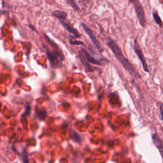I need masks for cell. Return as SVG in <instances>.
<instances>
[{
    "label": "cell",
    "mask_w": 163,
    "mask_h": 163,
    "mask_svg": "<svg viewBox=\"0 0 163 163\" xmlns=\"http://www.w3.org/2000/svg\"><path fill=\"white\" fill-rule=\"evenodd\" d=\"M30 105H29V104H26V111L24 112V113L22 114V117H25V116H27L28 114H29V112H30Z\"/></svg>",
    "instance_id": "obj_16"
},
{
    "label": "cell",
    "mask_w": 163,
    "mask_h": 163,
    "mask_svg": "<svg viewBox=\"0 0 163 163\" xmlns=\"http://www.w3.org/2000/svg\"><path fill=\"white\" fill-rule=\"evenodd\" d=\"M83 50H84V55H85L86 59V60L88 61V62H89V63H91L94 64H96V65H103V59H97L92 57V56L86 51V50H84V49Z\"/></svg>",
    "instance_id": "obj_8"
},
{
    "label": "cell",
    "mask_w": 163,
    "mask_h": 163,
    "mask_svg": "<svg viewBox=\"0 0 163 163\" xmlns=\"http://www.w3.org/2000/svg\"><path fill=\"white\" fill-rule=\"evenodd\" d=\"M52 15L58 18L59 20H63L67 17V13L64 12V11L55 10L52 13Z\"/></svg>",
    "instance_id": "obj_11"
},
{
    "label": "cell",
    "mask_w": 163,
    "mask_h": 163,
    "mask_svg": "<svg viewBox=\"0 0 163 163\" xmlns=\"http://www.w3.org/2000/svg\"><path fill=\"white\" fill-rule=\"evenodd\" d=\"M158 106H159V110L160 113V116H161V119L163 121V103L161 102H158Z\"/></svg>",
    "instance_id": "obj_15"
},
{
    "label": "cell",
    "mask_w": 163,
    "mask_h": 163,
    "mask_svg": "<svg viewBox=\"0 0 163 163\" xmlns=\"http://www.w3.org/2000/svg\"><path fill=\"white\" fill-rule=\"evenodd\" d=\"M43 47L45 49L47 57L50 61V63L52 64V65L54 67L59 65L61 61H63L64 59L61 52L59 51V49H55L54 51L52 52L48 49L45 45H43Z\"/></svg>",
    "instance_id": "obj_3"
},
{
    "label": "cell",
    "mask_w": 163,
    "mask_h": 163,
    "mask_svg": "<svg viewBox=\"0 0 163 163\" xmlns=\"http://www.w3.org/2000/svg\"><path fill=\"white\" fill-rule=\"evenodd\" d=\"M68 3L71 5V6L74 8L75 10H79V7H78L77 5V4L75 3L73 1H68Z\"/></svg>",
    "instance_id": "obj_17"
},
{
    "label": "cell",
    "mask_w": 163,
    "mask_h": 163,
    "mask_svg": "<svg viewBox=\"0 0 163 163\" xmlns=\"http://www.w3.org/2000/svg\"><path fill=\"white\" fill-rule=\"evenodd\" d=\"M60 22L62 25L63 26V27H65L66 29L68 30V31L72 33L73 35H74L76 38L80 37V34L79 33V32H78L77 29H75L74 27H71L69 24L67 23V22H66L65 21H64L63 20H60Z\"/></svg>",
    "instance_id": "obj_9"
},
{
    "label": "cell",
    "mask_w": 163,
    "mask_h": 163,
    "mask_svg": "<svg viewBox=\"0 0 163 163\" xmlns=\"http://www.w3.org/2000/svg\"><path fill=\"white\" fill-rule=\"evenodd\" d=\"M70 43L73 45H84V43L82 41H77L76 40H74L73 41H70Z\"/></svg>",
    "instance_id": "obj_18"
},
{
    "label": "cell",
    "mask_w": 163,
    "mask_h": 163,
    "mask_svg": "<svg viewBox=\"0 0 163 163\" xmlns=\"http://www.w3.org/2000/svg\"><path fill=\"white\" fill-rule=\"evenodd\" d=\"M129 3L133 5L136 14V17L139 23L142 27H145L147 26V19H146L144 8L138 0H131Z\"/></svg>",
    "instance_id": "obj_2"
},
{
    "label": "cell",
    "mask_w": 163,
    "mask_h": 163,
    "mask_svg": "<svg viewBox=\"0 0 163 163\" xmlns=\"http://www.w3.org/2000/svg\"><path fill=\"white\" fill-rule=\"evenodd\" d=\"M152 17L154 21H155L156 23L160 26V27H163V22L161 20V18L160 17V16L159 15V13L157 10H154L152 12Z\"/></svg>",
    "instance_id": "obj_10"
},
{
    "label": "cell",
    "mask_w": 163,
    "mask_h": 163,
    "mask_svg": "<svg viewBox=\"0 0 163 163\" xmlns=\"http://www.w3.org/2000/svg\"><path fill=\"white\" fill-rule=\"evenodd\" d=\"M36 115H37L38 118L40 120H43L47 116L46 111L45 110V109H40V108H36Z\"/></svg>",
    "instance_id": "obj_12"
},
{
    "label": "cell",
    "mask_w": 163,
    "mask_h": 163,
    "mask_svg": "<svg viewBox=\"0 0 163 163\" xmlns=\"http://www.w3.org/2000/svg\"><path fill=\"white\" fill-rule=\"evenodd\" d=\"M134 52H135V54L137 55V57H138L140 61H141L143 70H144L146 73H149L150 71H149V69H148V66L147 63V61H146V59L145 57L144 54H143V50L136 39L134 40Z\"/></svg>",
    "instance_id": "obj_4"
},
{
    "label": "cell",
    "mask_w": 163,
    "mask_h": 163,
    "mask_svg": "<svg viewBox=\"0 0 163 163\" xmlns=\"http://www.w3.org/2000/svg\"><path fill=\"white\" fill-rule=\"evenodd\" d=\"M106 44L112 50L113 54L116 56L117 60L122 64V67L126 71L134 78H141V75L137 71L134 66L129 61L124 55L120 47L119 46L116 41L111 38L106 39Z\"/></svg>",
    "instance_id": "obj_1"
},
{
    "label": "cell",
    "mask_w": 163,
    "mask_h": 163,
    "mask_svg": "<svg viewBox=\"0 0 163 163\" xmlns=\"http://www.w3.org/2000/svg\"><path fill=\"white\" fill-rule=\"evenodd\" d=\"M71 139L77 143H80L81 142V138L79 136L77 132L75 131H72L71 133Z\"/></svg>",
    "instance_id": "obj_13"
},
{
    "label": "cell",
    "mask_w": 163,
    "mask_h": 163,
    "mask_svg": "<svg viewBox=\"0 0 163 163\" xmlns=\"http://www.w3.org/2000/svg\"><path fill=\"white\" fill-rule=\"evenodd\" d=\"M152 142L154 143V145L158 149L160 154L163 159V142L159 137L158 134L156 133H154L152 134Z\"/></svg>",
    "instance_id": "obj_6"
},
{
    "label": "cell",
    "mask_w": 163,
    "mask_h": 163,
    "mask_svg": "<svg viewBox=\"0 0 163 163\" xmlns=\"http://www.w3.org/2000/svg\"><path fill=\"white\" fill-rule=\"evenodd\" d=\"M22 161H23V163H29L27 152L25 148L22 150Z\"/></svg>",
    "instance_id": "obj_14"
},
{
    "label": "cell",
    "mask_w": 163,
    "mask_h": 163,
    "mask_svg": "<svg viewBox=\"0 0 163 163\" xmlns=\"http://www.w3.org/2000/svg\"><path fill=\"white\" fill-rule=\"evenodd\" d=\"M81 51H82V52H80V55H79L80 57H80V59L82 63V64H84V67H85V69H86V72H91V71H93L94 68H92V67H91V66L90 65V64L88 63V61L86 60V57H85V55H84L83 49H82Z\"/></svg>",
    "instance_id": "obj_7"
},
{
    "label": "cell",
    "mask_w": 163,
    "mask_h": 163,
    "mask_svg": "<svg viewBox=\"0 0 163 163\" xmlns=\"http://www.w3.org/2000/svg\"><path fill=\"white\" fill-rule=\"evenodd\" d=\"M81 26H82V27H83V29H84V31H85L87 34L88 35L89 37L90 38L91 41L92 42V43L96 47L97 49H98V50H99V51L101 52H103V48L102 46V45H101L100 42L98 41V40L96 38V37L94 32L92 31L90 29L89 27L87 26L85 24L81 23Z\"/></svg>",
    "instance_id": "obj_5"
}]
</instances>
